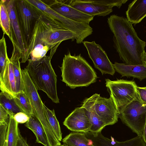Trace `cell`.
I'll use <instances>...</instances> for the list:
<instances>
[{
	"label": "cell",
	"instance_id": "obj_1",
	"mask_svg": "<svg viewBox=\"0 0 146 146\" xmlns=\"http://www.w3.org/2000/svg\"><path fill=\"white\" fill-rule=\"evenodd\" d=\"M109 28L113 34V46L124 63L142 65L146 42L138 36L132 24L123 16L113 15L108 19Z\"/></svg>",
	"mask_w": 146,
	"mask_h": 146
},
{
	"label": "cell",
	"instance_id": "obj_2",
	"mask_svg": "<svg viewBox=\"0 0 146 146\" xmlns=\"http://www.w3.org/2000/svg\"><path fill=\"white\" fill-rule=\"evenodd\" d=\"M62 81L71 88L88 86L95 82L98 78L91 66L80 54H65L60 67Z\"/></svg>",
	"mask_w": 146,
	"mask_h": 146
},
{
	"label": "cell",
	"instance_id": "obj_3",
	"mask_svg": "<svg viewBox=\"0 0 146 146\" xmlns=\"http://www.w3.org/2000/svg\"><path fill=\"white\" fill-rule=\"evenodd\" d=\"M76 37L74 33L62 28L55 21L43 13L36 22L28 50V56L29 57L32 49L37 44L57 48L62 41L68 39L73 41Z\"/></svg>",
	"mask_w": 146,
	"mask_h": 146
},
{
	"label": "cell",
	"instance_id": "obj_4",
	"mask_svg": "<svg viewBox=\"0 0 146 146\" xmlns=\"http://www.w3.org/2000/svg\"><path fill=\"white\" fill-rule=\"evenodd\" d=\"M49 56L33 61L28 59L26 66L29 74L38 90L45 92L54 103H59L57 91V76L52 67Z\"/></svg>",
	"mask_w": 146,
	"mask_h": 146
},
{
	"label": "cell",
	"instance_id": "obj_5",
	"mask_svg": "<svg viewBox=\"0 0 146 146\" xmlns=\"http://www.w3.org/2000/svg\"><path fill=\"white\" fill-rule=\"evenodd\" d=\"M15 8L27 56L37 21L43 13L27 0H15Z\"/></svg>",
	"mask_w": 146,
	"mask_h": 146
},
{
	"label": "cell",
	"instance_id": "obj_6",
	"mask_svg": "<svg viewBox=\"0 0 146 146\" xmlns=\"http://www.w3.org/2000/svg\"><path fill=\"white\" fill-rule=\"evenodd\" d=\"M27 0L55 21L61 27L74 33L77 44L82 43L85 39L92 34L93 29L89 24L75 21L64 17L52 9L42 0Z\"/></svg>",
	"mask_w": 146,
	"mask_h": 146
},
{
	"label": "cell",
	"instance_id": "obj_7",
	"mask_svg": "<svg viewBox=\"0 0 146 146\" xmlns=\"http://www.w3.org/2000/svg\"><path fill=\"white\" fill-rule=\"evenodd\" d=\"M118 117L137 135L142 137L146 123V104L137 93L130 102L119 108Z\"/></svg>",
	"mask_w": 146,
	"mask_h": 146
},
{
	"label": "cell",
	"instance_id": "obj_8",
	"mask_svg": "<svg viewBox=\"0 0 146 146\" xmlns=\"http://www.w3.org/2000/svg\"><path fill=\"white\" fill-rule=\"evenodd\" d=\"M82 108L96 113L106 126L113 125L118 121L119 109L110 95L107 98L95 94L83 101Z\"/></svg>",
	"mask_w": 146,
	"mask_h": 146
},
{
	"label": "cell",
	"instance_id": "obj_9",
	"mask_svg": "<svg viewBox=\"0 0 146 146\" xmlns=\"http://www.w3.org/2000/svg\"><path fill=\"white\" fill-rule=\"evenodd\" d=\"M128 0H66L70 6L86 14L104 17L113 11V8H120Z\"/></svg>",
	"mask_w": 146,
	"mask_h": 146
},
{
	"label": "cell",
	"instance_id": "obj_10",
	"mask_svg": "<svg viewBox=\"0 0 146 146\" xmlns=\"http://www.w3.org/2000/svg\"><path fill=\"white\" fill-rule=\"evenodd\" d=\"M24 83V91L30 100L33 114L38 119L43 127L46 135L49 136L53 132L45 114L44 104L38 90L31 80L26 68L22 70Z\"/></svg>",
	"mask_w": 146,
	"mask_h": 146
},
{
	"label": "cell",
	"instance_id": "obj_11",
	"mask_svg": "<svg viewBox=\"0 0 146 146\" xmlns=\"http://www.w3.org/2000/svg\"><path fill=\"white\" fill-rule=\"evenodd\" d=\"M106 86L119 109L127 105L135 97L137 86L135 82L123 79L111 81L105 80Z\"/></svg>",
	"mask_w": 146,
	"mask_h": 146
},
{
	"label": "cell",
	"instance_id": "obj_12",
	"mask_svg": "<svg viewBox=\"0 0 146 146\" xmlns=\"http://www.w3.org/2000/svg\"><path fill=\"white\" fill-rule=\"evenodd\" d=\"M10 19L11 38L13 46L12 56L21 59V62L25 63L28 60L25 49L19 25L15 8V0H3Z\"/></svg>",
	"mask_w": 146,
	"mask_h": 146
},
{
	"label": "cell",
	"instance_id": "obj_13",
	"mask_svg": "<svg viewBox=\"0 0 146 146\" xmlns=\"http://www.w3.org/2000/svg\"><path fill=\"white\" fill-rule=\"evenodd\" d=\"M82 43L87 49L89 57L93 62L95 68L100 70L102 75L108 74L113 75L115 71L113 64L101 46L95 41H84Z\"/></svg>",
	"mask_w": 146,
	"mask_h": 146
},
{
	"label": "cell",
	"instance_id": "obj_14",
	"mask_svg": "<svg viewBox=\"0 0 146 146\" xmlns=\"http://www.w3.org/2000/svg\"><path fill=\"white\" fill-rule=\"evenodd\" d=\"M44 1L46 2L42 1L52 9L63 16L71 20L89 24L93 19L94 17L70 6L66 0L46 1L47 2Z\"/></svg>",
	"mask_w": 146,
	"mask_h": 146
},
{
	"label": "cell",
	"instance_id": "obj_15",
	"mask_svg": "<svg viewBox=\"0 0 146 146\" xmlns=\"http://www.w3.org/2000/svg\"><path fill=\"white\" fill-rule=\"evenodd\" d=\"M63 124L74 132L86 133L89 132L92 125L85 112L84 108L75 109L65 119Z\"/></svg>",
	"mask_w": 146,
	"mask_h": 146
},
{
	"label": "cell",
	"instance_id": "obj_16",
	"mask_svg": "<svg viewBox=\"0 0 146 146\" xmlns=\"http://www.w3.org/2000/svg\"><path fill=\"white\" fill-rule=\"evenodd\" d=\"M101 132L97 133L88 132L86 134L94 146H146L143 137L137 135L124 141H118L111 137V139L104 137Z\"/></svg>",
	"mask_w": 146,
	"mask_h": 146
},
{
	"label": "cell",
	"instance_id": "obj_17",
	"mask_svg": "<svg viewBox=\"0 0 146 146\" xmlns=\"http://www.w3.org/2000/svg\"><path fill=\"white\" fill-rule=\"evenodd\" d=\"M113 65L115 71L122 77H132L140 81L146 78V66L144 64L130 65L115 62Z\"/></svg>",
	"mask_w": 146,
	"mask_h": 146
},
{
	"label": "cell",
	"instance_id": "obj_18",
	"mask_svg": "<svg viewBox=\"0 0 146 146\" xmlns=\"http://www.w3.org/2000/svg\"><path fill=\"white\" fill-rule=\"evenodd\" d=\"M127 19L134 25L146 17V0H135L128 5L126 12Z\"/></svg>",
	"mask_w": 146,
	"mask_h": 146
},
{
	"label": "cell",
	"instance_id": "obj_19",
	"mask_svg": "<svg viewBox=\"0 0 146 146\" xmlns=\"http://www.w3.org/2000/svg\"><path fill=\"white\" fill-rule=\"evenodd\" d=\"M1 91L5 92L14 98L16 93V86L12 64L8 58L6 65L3 80L0 83Z\"/></svg>",
	"mask_w": 146,
	"mask_h": 146
},
{
	"label": "cell",
	"instance_id": "obj_20",
	"mask_svg": "<svg viewBox=\"0 0 146 146\" xmlns=\"http://www.w3.org/2000/svg\"><path fill=\"white\" fill-rule=\"evenodd\" d=\"M29 117L25 126L34 133L36 138V142L44 146H50L45 131L39 120L33 114Z\"/></svg>",
	"mask_w": 146,
	"mask_h": 146
},
{
	"label": "cell",
	"instance_id": "obj_21",
	"mask_svg": "<svg viewBox=\"0 0 146 146\" xmlns=\"http://www.w3.org/2000/svg\"><path fill=\"white\" fill-rule=\"evenodd\" d=\"M62 142L68 146H94L83 132H72L63 139Z\"/></svg>",
	"mask_w": 146,
	"mask_h": 146
},
{
	"label": "cell",
	"instance_id": "obj_22",
	"mask_svg": "<svg viewBox=\"0 0 146 146\" xmlns=\"http://www.w3.org/2000/svg\"><path fill=\"white\" fill-rule=\"evenodd\" d=\"M9 119L4 146H17L20 132L19 123L15 119L14 115H9Z\"/></svg>",
	"mask_w": 146,
	"mask_h": 146
},
{
	"label": "cell",
	"instance_id": "obj_23",
	"mask_svg": "<svg viewBox=\"0 0 146 146\" xmlns=\"http://www.w3.org/2000/svg\"><path fill=\"white\" fill-rule=\"evenodd\" d=\"M0 105L8 112L9 115H15L23 112L16 104L14 98L8 93L1 91L0 93Z\"/></svg>",
	"mask_w": 146,
	"mask_h": 146
},
{
	"label": "cell",
	"instance_id": "obj_24",
	"mask_svg": "<svg viewBox=\"0 0 146 146\" xmlns=\"http://www.w3.org/2000/svg\"><path fill=\"white\" fill-rule=\"evenodd\" d=\"M18 57H11L10 59L13 67L15 81L16 93L24 91V83L19 59Z\"/></svg>",
	"mask_w": 146,
	"mask_h": 146
},
{
	"label": "cell",
	"instance_id": "obj_25",
	"mask_svg": "<svg viewBox=\"0 0 146 146\" xmlns=\"http://www.w3.org/2000/svg\"><path fill=\"white\" fill-rule=\"evenodd\" d=\"M57 48L52 46L46 45L42 43L37 44L34 46L30 53L31 59L33 61L39 60L46 56L50 49L51 50L50 56L52 57Z\"/></svg>",
	"mask_w": 146,
	"mask_h": 146
},
{
	"label": "cell",
	"instance_id": "obj_26",
	"mask_svg": "<svg viewBox=\"0 0 146 146\" xmlns=\"http://www.w3.org/2000/svg\"><path fill=\"white\" fill-rule=\"evenodd\" d=\"M44 110L51 128L55 136L60 141L62 140V133L54 109L50 110L44 104Z\"/></svg>",
	"mask_w": 146,
	"mask_h": 146
},
{
	"label": "cell",
	"instance_id": "obj_27",
	"mask_svg": "<svg viewBox=\"0 0 146 146\" xmlns=\"http://www.w3.org/2000/svg\"><path fill=\"white\" fill-rule=\"evenodd\" d=\"M14 98L16 104L23 112L29 117L33 114L30 100L24 91L17 93Z\"/></svg>",
	"mask_w": 146,
	"mask_h": 146
},
{
	"label": "cell",
	"instance_id": "obj_28",
	"mask_svg": "<svg viewBox=\"0 0 146 146\" xmlns=\"http://www.w3.org/2000/svg\"><path fill=\"white\" fill-rule=\"evenodd\" d=\"M85 110L86 115L92 125L89 132L94 133L101 132L102 129L106 126L105 123L95 112L85 109Z\"/></svg>",
	"mask_w": 146,
	"mask_h": 146
},
{
	"label": "cell",
	"instance_id": "obj_29",
	"mask_svg": "<svg viewBox=\"0 0 146 146\" xmlns=\"http://www.w3.org/2000/svg\"><path fill=\"white\" fill-rule=\"evenodd\" d=\"M0 24L3 34L11 38L10 19L3 0L0 2Z\"/></svg>",
	"mask_w": 146,
	"mask_h": 146
},
{
	"label": "cell",
	"instance_id": "obj_30",
	"mask_svg": "<svg viewBox=\"0 0 146 146\" xmlns=\"http://www.w3.org/2000/svg\"><path fill=\"white\" fill-rule=\"evenodd\" d=\"M4 34L0 40V81L2 82L7 62L9 58L7 54V46Z\"/></svg>",
	"mask_w": 146,
	"mask_h": 146
},
{
	"label": "cell",
	"instance_id": "obj_31",
	"mask_svg": "<svg viewBox=\"0 0 146 146\" xmlns=\"http://www.w3.org/2000/svg\"><path fill=\"white\" fill-rule=\"evenodd\" d=\"M8 122L0 123V146H4Z\"/></svg>",
	"mask_w": 146,
	"mask_h": 146
},
{
	"label": "cell",
	"instance_id": "obj_32",
	"mask_svg": "<svg viewBox=\"0 0 146 146\" xmlns=\"http://www.w3.org/2000/svg\"><path fill=\"white\" fill-rule=\"evenodd\" d=\"M15 120L19 123H26L29 119V117L23 112L17 113L14 116Z\"/></svg>",
	"mask_w": 146,
	"mask_h": 146
},
{
	"label": "cell",
	"instance_id": "obj_33",
	"mask_svg": "<svg viewBox=\"0 0 146 146\" xmlns=\"http://www.w3.org/2000/svg\"><path fill=\"white\" fill-rule=\"evenodd\" d=\"M9 115L8 112L0 105V123L8 122Z\"/></svg>",
	"mask_w": 146,
	"mask_h": 146
},
{
	"label": "cell",
	"instance_id": "obj_34",
	"mask_svg": "<svg viewBox=\"0 0 146 146\" xmlns=\"http://www.w3.org/2000/svg\"><path fill=\"white\" fill-rule=\"evenodd\" d=\"M136 89L141 101L143 103L146 104V87H141L137 86Z\"/></svg>",
	"mask_w": 146,
	"mask_h": 146
},
{
	"label": "cell",
	"instance_id": "obj_35",
	"mask_svg": "<svg viewBox=\"0 0 146 146\" xmlns=\"http://www.w3.org/2000/svg\"><path fill=\"white\" fill-rule=\"evenodd\" d=\"M17 146H29L26 139L22 136L20 132L19 133Z\"/></svg>",
	"mask_w": 146,
	"mask_h": 146
},
{
	"label": "cell",
	"instance_id": "obj_36",
	"mask_svg": "<svg viewBox=\"0 0 146 146\" xmlns=\"http://www.w3.org/2000/svg\"><path fill=\"white\" fill-rule=\"evenodd\" d=\"M142 137L144 141L146 144V123L144 129Z\"/></svg>",
	"mask_w": 146,
	"mask_h": 146
},
{
	"label": "cell",
	"instance_id": "obj_37",
	"mask_svg": "<svg viewBox=\"0 0 146 146\" xmlns=\"http://www.w3.org/2000/svg\"><path fill=\"white\" fill-rule=\"evenodd\" d=\"M142 61L143 64L146 66V52H145L143 55Z\"/></svg>",
	"mask_w": 146,
	"mask_h": 146
},
{
	"label": "cell",
	"instance_id": "obj_38",
	"mask_svg": "<svg viewBox=\"0 0 146 146\" xmlns=\"http://www.w3.org/2000/svg\"><path fill=\"white\" fill-rule=\"evenodd\" d=\"M56 146H68L67 145H66V144H64L63 145H57Z\"/></svg>",
	"mask_w": 146,
	"mask_h": 146
}]
</instances>
